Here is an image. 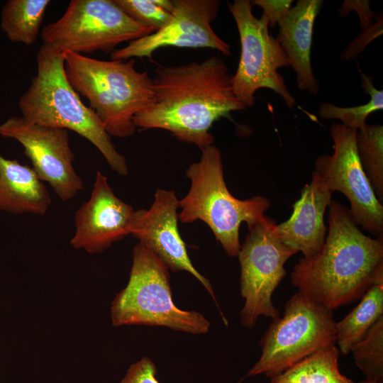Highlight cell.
I'll return each instance as SVG.
<instances>
[{
    "mask_svg": "<svg viewBox=\"0 0 383 383\" xmlns=\"http://www.w3.org/2000/svg\"><path fill=\"white\" fill-rule=\"evenodd\" d=\"M154 73L153 99L134 116L136 128L166 130L202 150L214 142L210 129L216 121L246 109L233 92L226 64L217 57L178 66L158 65Z\"/></svg>",
    "mask_w": 383,
    "mask_h": 383,
    "instance_id": "1",
    "label": "cell"
},
{
    "mask_svg": "<svg viewBox=\"0 0 383 383\" xmlns=\"http://www.w3.org/2000/svg\"><path fill=\"white\" fill-rule=\"evenodd\" d=\"M328 219L322 249L299 260L291 281L299 293L333 311L361 298L373 282L383 279V238L363 233L338 201L332 200Z\"/></svg>",
    "mask_w": 383,
    "mask_h": 383,
    "instance_id": "2",
    "label": "cell"
},
{
    "mask_svg": "<svg viewBox=\"0 0 383 383\" xmlns=\"http://www.w3.org/2000/svg\"><path fill=\"white\" fill-rule=\"evenodd\" d=\"M36 62L37 73L18 101L22 117L31 123L77 133L98 149L111 170L126 175L125 157L115 148L96 114L82 103L67 80L63 53L43 44Z\"/></svg>",
    "mask_w": 383,
    "mask_h": 383,
    "instance_id": "3",
    "label": "cell"
},
{
    "mask_svg": "<svg viewBox=\"0 0 383 383\" xmlns=\"http://www.w3.org/2000/svg\"><path fill=\"white\" fill-rule=\"evenodd\" d=\"M62 53L67 80L88 99L109 135H133L136 129L134 116L153 99L148 72L138 71L134 58L102 60L69 50Z\"/></svg>",
    "mask_w": 383,
    "mask_h": 383,
    "instance_id": "4",
    "label": "cell"
},
{
    "mask_svg": "<svg viewBox=\"0 0 383 383\" xmlns=\"http://www.w3.org/2000/svg\"><path fill=\"white\" fill-rule=\"evenodd\" d=\"M186 176L191 187L179 200L178 218L184 223L204 221L225 252L238 256L241 223L250 227L257 223L270 208V200L263 196L244 200L233 196L225 183L221 151L213 145L201 150L200 160L189 166Z\"/></svg>",
    "mask_w": 383,
    "mask_h": 383,
    "instance_id": "5",
    "label": "cell"
},
{
    "mask_svg": "<svg viewBox=\"0 0 383 383\" xmlns=\"http://www.w3.org/2000/svg\"><path fill=\"white\" fill-rule=\"evenodd\" d=\"M110 313L115 326H164L194 335L210 328L202 313L174 304L169 269L140 243L133 248L128 284L113 299Z\"/></svg>",
    "mask_w": 383,
    "mask_h": 383,
    "instance_id": "6",
    "label": "cell"
},
{
    "mask_svg": "<svg viewBox=\"0 0 383 383\" xmlns=\"http://www.w3.org/2000/svg\"><path fill=\"white\" fill-rule=\"evenodd\" d=\"M333 345H336L333 311L297 292L286 303L283 316L274 318L265 333L261 355L245 377L277 375Z\"/></svg>",
    "mask_w": 383,
    "mask_h": 383,
    "instance_id": "7",
    "label": "cell"
},
{
    "mask_svg": "<svg viewBox=\"0 0 383 383\" xmlns=\"http://www.w3.org/2000/svg\"><path fill=\"white\" fill-rule=\"evenodd\" d=\"M154 32L129 17L114 0H72L59 19L43 28L41 39L61 52L111 54L119 44Z\"/></svg>",
    "mask_w": 383,
    "mask_h": 383,
    "instance_id": "8",
    "label": "cell"
},
{
    "mask_svg": "<svg viewBox=\"0 0 383 383\" xmlns=\"http://www.w3.org/2000/svg\"><path fill=\"white\" fill-rule=\"evenodd\" d=\"M238 28L240 56L235 73L231 77L233 92L245 107L255 105V94L260 89H270L279 94L292 109L296 99L289 91L283 76L278 72L289 67L287 57L269 32V21L262 13L256 18L249 0L228 3Z\"/></svg>",
    "mask_w": 383,
    "mask_h": 383,
    "instance_id": "9",
    "label": "cell"
},
{
    "mask_svg": "<svg viewBox=\"0 0 383 383\" xmlns=\"http://www.w3.org/2000/svg\"><path fill=\"white\" fill-rule=\"evenodd\" d=\"M275 225L274 219L264 215L248 227L249 233L238 254L240 293L245 299L240 321L248 329L255 326L261 316L272 319L279 316L272 296L286 274V262L298 253L276 237L273 233Z\"/></svg>",
    "mask_w": 383,
    "mask_h": 383,
    "instance_id": "10",
    "label": "cell"
},
{
    "mask_svg": "<svg viewBox=\"0 0 383 383\" xmlns=\"http://www.w3.org/2000/svg\"><path fill=\"white\" fill-rule=\"evenodd\" d=\"M357 130L341 123L331 125L329 134L333 152L316 159L314 172L333 192L348 199L354 222L376 238H383V206L377 199L360 161Z\"/></svg>",
    "mask_w": 383,
    "mask_h": 383,
    "instance_id": "11",
    "label": "cell"
},
{
    "mask_svg": "<svg viewBox=\"0 0 383 383\" xmlns=\"http://www.w3.org/2000/svg\"><path fill=\"white\" fill-rule=\"evenodd\" d=\"M0 135L16 140L23 146L33 170L62 201L72 199L84 189L83 181L73 165L74 155L67 130L12 116L0 124Z\"/></svg>",
    "mask_w": 383,
    "mask_h": 383,
    "instance_id": "12",
    "label": "cell"
},
{
    "mask_svg": "<svg viewBox=\"0 0 383 383\" xmlns=\"http://www.w3.org/2000/svg\"><path fill=\"white\" fill-rule=\"evenodd\" d=\"M174 9L167 22L155 32L132 40L111 53L113 60L148 57L160 48H211L231 55V46L212 29L218 14V0H173Z\"/></svg>",
    "mask_w": 383,
    "mask_h": 383,
    "instance_id": "13",
    "label": "cell"
},
{
    "mask_svg": "<svg viewBox=\"0 0 383 383\" xmlns=\"http://www.w3.org/2000/svg\"><path fill=\"white\" fill-rule=\"evenodd\" d=\"M179 201L172 190L157 189L149 209L135 211L131 235L173 271L193 275L207 290L217 306L210 281L194 267L178 230Z\"/></svg>",
    "mask_w": 383,
    "mask_h": 383,
    "instance_id": "14",
    "label": "cell"
},
{
    "mask_svg": "<svg viewBox=\"0 0 383 383\" xmlns=\"http://www.w3.org/2000/svg\"><path fill=\"white\" fill-rule=\"evenodd\" d=\"M135 211L114 194L106 177L98 170L89 199L75 213L70 244L91 254L104 252L131 234Z\"/></svg>",
    "mask_w": 383,
    "mask_h": 383,
    "instance_id": "15",
    "label": "cell"
},
{
    "mask_svg": "<svg viewBox=\"0 0 383 383\" xmlns=\"http://www.w3.org/2000/svg\"><path fill=\"white\" fill-rule=\"evenodd\" d=\"M333 193L313 171L311 182L293 204L291 216L274 226V234L289 248L301 252L304 257L318 253L325 243L327 228L324 214L332 201Z\"/></svg>",
    "mask_w": 383,
    "mask_h": 383,
    "instance_id": "16",
    "label": "cell"
},
{
    "mask_svg": "<svg viewBox=\"0 0 383 383\" xmlns=\"http://www.w3.org/2000/svg\"><path fill=\"white\" fill-rule=\"evenodd\" d=\"M322 5V0H299L278 24L276 38L296 73L299 89L313 96L318 95L320 90L313 72L311 54L314 23Z\"/></svg>",
    "mask_w": 383,
    "mask_h": 383,
    "instance_id": "17",
    "label": "cell"
},
{
    "mask_svg": "<svg viewBox=\"0 0 383 383\" xmlns=\"http://www.w3.org/2000/svg\"><path fill=\"white\" fill-rule=\"evenodd\" d=\"M50 195L33 168L0 154V211L44 215Z\"/></svg>",
    "mask_w": 383,
    "mask_h": 383,
    "instance_id": "18",
    "label": "cell"
},
{
    "mask_svg": "<svg viewBox=\"0 0 383 383\" xmlns=\"http://www.w3.org/2000/svg\"><path fill=\"white\" fill-rule=\"evenodd\" d=\"M383 316V279L373 282L361 297L360 303L339 322H335L336 344L340 353L347 355Z\"/></svg>",
    "mask_w": 383,
    "mask_h": 383,
    "instance_id": "19",
    "label": "cell"
},
{
    "mask_svg": "<svg viewBox=\"0 0 383 383\" xmlns=\"http://www.w3.org/2000/svg\"><path fill=\"white\" fill-rule=\"evenodd\" d=\"M339 354L336 345L323 348L271 377L270 383H354L340 372Z\"/></svg>",
    "mask_w": 383,
    "mask_h": 383,
    "instance_id": "20",
    "label": "cell"
},
{
    "mask_svg": "<svg viewBox=\"0 0 383 383\" xmlns=\"http://www.w3.org/2000/svg\"><path fill=\"white\" fill-rule=\"evenodd\" d=\"M50 0H9L1 13V28L13 43L34 44Z\"/></svg>",
    "mask_w": 383,
    "mask_h": 383,
    "instance_id": "21",
    "label": "cell"
},
{
    "mask_svg": "<svg viewBox=\"0 0 383 383\" xmlns=\"http://www.w3.org/2000/svg\"><path fill=\"white\" fill-rule=\"evenodd\" d=\"M356 148L364 172L380 202H383V126L366 124L357 131Z\"/></svg>",
    "mask_w": 383,
    "mask_h": 383,
    "instance_id": "22",
    "label": "cell"
},
{
    "mask_svg": "<svg viewBox=\"0 0 383 383\" xmlns=\"http://www.w3.org/2000/svg\"><path fill=\"white\" fill-rule=\"evenodd\" d=\"M361 87L365 94L370 95V100L364 104L341 107L331 103L323 102L318 108L319 116L323 119H338L343 126L357 131L362 129L367 118L372 113L383 109V91L378 90L374 85L372 78L367 74L360 72Z\"/></svg>",
    "mask_w": 383,
    "mask_h": 383,
    "instance_id": "23",
    "label": "cell"
},
{
    "mask_svg": "<svg viewBox=\"0 0 383 383\" xmlns=\"http://www.w3.org/2000/svg\"><path fill=\"white\" fill-rule=\"evenodd\" d=\"M350 353L365 379L383 383V316L355 344Z\"/></svg>",
    "mask_w": 383,
    "mask_h": 383,
    "instance_id": "24",
    "label": "cell"
},
{
    "mask_svg": "<svg viewBox=\"0 0 383 383\" xmlns=\"http://www.w3.org/2000/svg\"><path fill=\"white\" fill-rule=\"evenodd\" d=\"M114 2L138 23L153 29L162 28L171 13L155 5L152 0H114Z\"/></svg>",
    "mask_w": 383,
    "mask_h": 383,
    "instance_id": "25",
    "label": "cell"
},
{
    "mask_svg": "<svg viewBox=\"0 0 383 383\" xmlns=\"http://www.w3.org/2000/svg\"><path fill=\"white\" fill-rule=\"evenodd\" d=\"M382 15H379L374 23L368 28L360 33L343 51L340 59L341 62H348L355 60L364 49L374 39L382 35Z\"/></svg>",
    "mask_w": 383,
    "mask_h": 383,
    "instance_id": "26",
    "label": "cell"
},
{
    "mask_svg": "<svg viewBox=\"0 0 383 383\" xmlns=\"http://www.w3.org/2000/svg\"><path fill=\"white\" fill-rule=\"evenodd\" d=\"M157 367L148 357L132 364L119 383H161L156 377Z\"/></svg>",
    "mask_w": 383,
    "mask_h": 383,
    "instance_id": "27",
    "label": "cell"
},
{
    "mask_svg": "<svg viewBox=\"0 0 383 383\" xmlns=\"http://www.w3.org/2000/svg\"><path fill=\"white\" fill-rule=\"evenodd\" d=\"M253 5L263 10L269 21V27L274 28L282 21L287 15L293 3L292 0H253Z\"/></svg>",
    "mask_w": 383,
    "mask_h": 383,
    "instance_id": "28",
    "label": "cell"
},
{
    "mask_svg": "<svg viewBox=\"0 0 383 383\" xmlns=\"http://www.w3.org/2000/svg\"><path fill=\"white\" fill-rule=\"evenodd\" d=\"M351 11H355L360 19V27L364 30L370 27L375 21L374 12L370 9V1L368 0H345L340 7V16L345 17Z\"/></svg>",
    "mask_w": 383,
    "mask_h": 383,
    "instance_id": "29",
    "label": "cell"
},
{
    "mask_svg": "<svg viewBox=\"0 0 383 383\" xmlns=\"http://www.w3.org/2000/svg\"><path fill=\"white\" fill-rule=\"evenodd\" d=\"M152 1L162 9L171 13L174 9V2L170 0H152Z\"/></svg>",
    "mask_w": 383,
    "mask_h": 383,
    "instance_id": "30",
    "label": "cell"
},
{
    "mask_svg": "<svg viewBox=\"0 0 383 383\" xmlns=\"http://www.w3.org/2000/svg\"><path fill=\"white\" fill-rule=\"evenodd\" d=\"M358 383H373V382H370V381H368V380H367V379H364V380H362V381H360V382H358Z\"/></svg>",
    "mask_w": 383,
    "mask_h": 383,
    "instance_id": "31",
    "label": "cell"
}]
</instances>
